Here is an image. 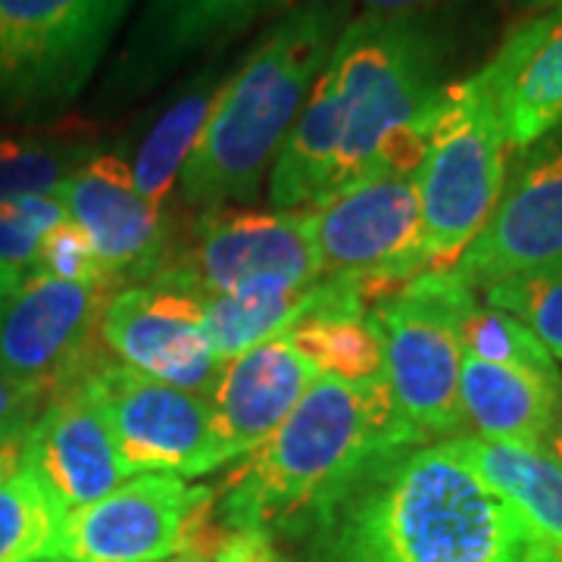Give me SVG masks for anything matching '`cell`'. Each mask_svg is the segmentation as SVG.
I'll return each mask as SVG.
<instances>
[{
	"label": "cell",
	"instance_id": "1",
	"mask_svg": "<svg viewBox=\"0 0 562 562\" xmlns=\"http://www.w3.org/2000/svg\"><path fill=\"white\" fill-rule=\"evenodd\" d=\"M328 562H562L447 441L375 460L319 516Z\"/></svg>",
	"mask_w": 562,
	"mask_h": 562
},
{
	"label": "cell",
	"instance_id": "2",
	"mask_svg": "<svg viewBox=\"0 0 562 562\" xmlns=\"http://www.w3.org/2000/svg\"><path fill=\"white\" fill-rule=\"evenodd\" d=\"M347 0H306L262 35L222 81L181 194L203 213L254 201L347 25Z\"/></svg>",
	"mask_w": 562,
	"mask_h": 562
},
{
	"label": "cell",
	"instance_id": "3",
	"mask_svg": "<svg viewBox=\"0 0 562 562\" xmlns=\"http://www.w3.org/2000/svg\"><path fill=\"white\" fill-rule=\"evenodd\" d=\"M416 443L387 384L360 387L319 375L232 475L222 519L232 531L272 535L294 519L322 516L372 462Z\"/></svg>",
	"mask_w": 562,
	"mask_h": 562
},
{
	"label": "cell",
	"instance_id": "4",
	"mask_svg": "<svg viewBox=\"0 0 562 562\" xmlns=\"http://www.w3.org/2000/svg\"><path fill=\"white\" fill-rule=\"evenodd\" d=\"M506 150L479 72L447 85L413 176L425 269H450L482 235L506 188Z\"/></svg>",
	"mask_w": 562,
	"mask_h": 562
},
{
	"label": "cell",
	"instance_id": "5",
	"mask_svg": "<svg viewBox=\"0 0 562 562\" xmlns=\"http://www.w3.org/2000/svg\"><path fill=\"white\" fill-rule=\"evenodd\" d=\"M475 297V288L453 269H428L372 306L391 401L422 443L457 435L465 425L460 322Z\"/></svg>",
	"mask_w": 562,
	"mask_h": 562
},
{
	"label": "cell",
	"instance_id": "6",
	"mask_svg": "<svg viewBox=\"0 0 562 562\" xmlns=\"http://www.w3.org/2000/svg\"><path fill=\"white\" fill-rule=\"evenodd\" d=\"M319 279L350 281L379 303L425 269L416 179L375 166L303 210Z\"/></svg>",
	"mask_w": 562,
	"mask_h": 562
},
{
	"label": "cell",
	"instance_id": "7",
	"mask_svg": "<svg viewBox=\"0 0 562 562\" xmlns=\"http://www.w3.org/2000/svg\"><path fill=\"white\" fill-rule=\"evenodd\" d=\"M135 0H0V106L44 113L94 76Z\"/></svg>",
	"mask_w": 562,
	"mask_h": 562
},
{
	"label": "cell",
	"instance_id": "8",
	"mask_svg": "<svg viewBox=\"0 0 562 562\" xmlns=\"http://www.w3.org/2000/svg\"><path fill=\"white\" fill-rule=\"evenodd\" d=\"M213 491L179 475L144 472L101 501L66 513L57 560L172 562L206 553Z\"/></svg>",
	"mask_w": 562,
	"mask_h": 562
},
{
	"label": "cell",
	"instance_id": "9",
	"mask_svg": "<svg viewBox=\"0 0 562 562\" xmlns=\"http://www.w3.org/2000/svg\"><path fill=\"white\" fill-rule=\"evenodd\" d=\"M110 284H79L29 269L20 291L0 303V372L57 397L101 369L94 350Z\"/></svg>",
	"mask_w": 562,
	"mask_h": 562
},
{
	"label": "cell",
	"instance_id": "10",
	"mask_svg": "<svg viewBox=\"0 0 562 562\" xmlns=\"http://www.w3.org/2000/svg\"><path fill=\"white\" fill-rule=\"evenodd\" d=\"M120 460L132 475L166 472L201 479L222 465L206 394L140 375L122 362L91 372Z\"/></svg>",
	"mask_w": 562,
	"mask_h": 562
},
{
	"label": "cell",
	"instance_id": "11",
	"mask_svg": "<svg viewBox=\"0 0 562 562\" xmlns=\"http://www.w3.org/2000/svg\"><path fill=\"white\" fill-rule=\"evenodd\" d=\"M101 344L140 375L198 394H210L222 366L206 338L203 294L172 269L110 297L101 316Z\"/></svg>",
	"mask_w": 562,
	"mask_h": 562
},
{
	"label": "cell",
	"instance_id": "12",
	"mask_svg": "<svg viewBox=\"0 0 562 562\" xmlns=\"http://www.w3.org/2000/svg\"><path fill=\"white\" fill-rule=\"evenodd\" d=\"M562 260V128L528 147L482 235L450 269L475 294Z\"/></svg>",
	"mask_w": 562,
	"mask_h": 562
},
{
	"label": "cell",
	"instance_id": "13",
	"mask_svg": "<svg viewBox=\"0 0 562 562\" xmlns=\"http://www.w3.org/2000/svg\"><path fill=\"white\" fill-rule=\"evenodd\" d=\"M201 294H228L250 284H313L319 266L303 210H213L198 222L191 254L172 266Z\"/></svg>",
	"mask_w": 562,
	"mask_h": 562
},
{
	"label": "cell",
	"instance_id": "14",
	"mask_svg": "<svg viewBox=\"0 0 562 562\" xmlns=\"http://www.w3.org/2000/svg\"><path fill=\"white\" fill-rule=\"evenodd\" d=\"M20 462L66 513L128 482L91 375L50 397L22 441Z\"/></svg>",
	"mask_w": 562,
	"mask_h": 562
},
{
	"label": "cell",
	"instance_id": "15",
	"mask_svg": "<svg viewBox=\"0 0 562 562\" xmlns=\"http://www.w3.org/2000/svg\"><path fill=\"white\" fill-rule=\"evenodd\" d=\"M91 241L101 266L113 276L150 272L162 260L166 220L144 201L132 179V166L116 154L81 160L54 191Z\"/></svg>",
	"mask_w": 562,
	"mask_h": 562
},
{
	"label": "cell",
	"instance_id": "16",
	"mask_svg": "<svg viewBox=\"0 0 562 562\" xmlns=\"http://www.w3.org/2000/svg\"><path fill=\"white\" fill-rule=\"evenodd\" d=\"M316 379L319 372L294 347L291 335L269 338L222 362L206 394L222 465L250 457L294 413Z\"/></svg>",
	"mask_w": 562,
	"mask_h": 562
},
{
	"label": "cell",
	"instance_id": "17",
	"mask_svg": "<svg viewBox=\"0 0 562 562\" xmlns=\"http://www.w3.org/2000/svg\"><path fill=\"white\" fill-rule=\"evenodd\" d=\"M509 150L562 128V3L519 22L479 69Z\"/></svg>",
	"mask_w": 562,
	"mask_h": 562
},
{
	"label": "cell",
	"instance_id": "18",
	"mask_svg": "<svg viewBox=\"0 0 562 562\" xmlns=\"http://www.w3.org/2000/svg\"><path fill=\"white\" fill-rule=\"evenodd\" d=\"M353 79L338 50L319 72L301 116L291 125L269 172V201L279 213H297L331 188L347 120L353 106Z\"/></svg>",
	"mask_w": 562,
	"mask_h": 562
},
{
	"label": "cell",
	"instance_id": "19",
	"mask_svg": "<svg viewBox=\"0 0 562 562\" xmlns=\"http://www.w3.org/2000/svg\"><path fill=\"white\" fill-rule=\"evenodd\" d=\"M366 306L357 284L338 279H319L313 284H250L228 294H203V325L206 338L225 362L257 344L288 335L294 325L316 316L322 310Z\"/></svg>",
	"mask_w": 562,
	"mask_h": 562
},
{
	"label": "cell",
	"instance_id": "20",
	"mask_svg": "<svg viewBox=\"0 0 562 562\" xmlns=\"http://www.w3.org/2000/svg\"><path fill=\"white\" fill-rule=\"evenodd\" d=\"M281 0H150L125 47L122 79L144 88L191 54L220 44Z\"/></svg>",
	"mask_w": 562,
	"mask_h": 562
},
{
	"label": "cell",
	"instance_id": "21",
	"mask_svg": "<svg viewBox=\"0 0 562 562\" xmlns=\"http://www.w3.org/2000/svg\"><path fill=\"white\" fill-rule=\"evenodd\" d=\"M560 384L516 366L462 353V422H469L482 441L541 447L553 422Z\"/></svg>",
	"mask_w": 562,
	"mask_h": 562
},
{
	"label": "cell",
	"instance_id": "22",
	"mask_svg": "<svg viewBox=\"0 0 562 562\" xmlns=\"http://www.w3.org/2000/svg\"><path fill=\"white\" fill-rule=\"evenodd\" d=\"M447 443L484 482L516 503L541 535L562 547V465L543 447L482 438H447Z\"/></svg>",
	"mask_w": 562,
	"mask_h": 562
},
{
	"label": "cell",
	"instance_id": "23",
	"mask_svg": "<svg viewBox=\"0 0 562 562\" xmlns=\"http://www.w3.org/2000/svg\"><path fill=\"white\" fill-rule=\"evenodd\" d=\"M222 76L220 69L203 72L201 79L191 81L181 91L176 101L162 110L157 122L150 125V132L140 138L138 154L132 162V179L144 201L160 210L162 203L169 201L172 188L179 184L184 162L191 160L210 110L220 94Z\"/></svg>",
	"mask_w": 562,
	"mask_h": 562
},
{
	"label": "cell",
	"instance_id": "24",
	"mask_svg": "<svg viewBox=\"0 0 562 562\" xmlns=\"http://www.w3.org/2000/svg\"><path fill=\"white\" fill-rule=\"evenodd\" d=\"M291 341L306 362L325 375L360 387H379L384 382V347L375 328L372 310L338 306L294 325Z\"/></svg>",
	"mask_w": 562,
	"mask_h": 562
},
{
	"label": "cell",
	"instance_id": "25",
	"mask_svg": "<svg viewBox=\"0 0 562 562\" xmlns=\"http://www.w3.org/2000/svg\"><path fill=\"white\" fill-rule=\"evenodd\" d=\"M66 509L22 462L0 469V562H50L60 550Z\"/></svg>",
	"mask_w": 562,
	"mask_h": 562
},
{
	"label": "cell",
	"instance_id": "26",
	"mask_svg": "<svg viewBox=\"0 0 562 562\" xmlns=\"http://www.w3.org/2000/svg\"><path fill=\"white\" fill-rule=\"evenodd\" d=\"M460 341L462 353L469 357L516 366L550 382H562L560 366L547 353V347L516 316L503 313L497 306H487L482 297H475L465 306L460 322Z\"/></svg>",
	"mask_w": 562,
	"mask_h": 562
},
{
	"label": "cell",
	"instance_id": "27",
	"mask_svg": "<svg viewBox=\"0 0 562 562\" xmlns=\"http://www.w3.org/2000/svg\"><path fill=\"white\" fill-rule=\"evenodd\" d=\"M479 294L487 306L516 316L547 347V353L562 362V260L487 284Z\"/></svg>",
	"mask_w": 562,
	"mask_h": 562
},
{
	"label": "cell",
	"instance_id": "28",
	"mask_svg": "<svg viewBox=\"0 0 562 562\" xmlns=\"http://www.w3.org/2000/svg\"><path fill=\"white\" fill-rule=\"evenodd\" d=\"M79 162V154L69 147L0 138V203L29 194H54Z\"/></svg>",
	"mask_w": 562,
	"mask_h": 562
},
{
	"label": "cell",
	"instance_id": "29",
	"mask_svg": "<svg viewBox=\"0 0 562 562\" xmlns=\"http://www.w3.org/2000/svg\"><path fill=\"white\" fill-rule=\"evenodd\" d=\"M38 269L57 276V279L79 281V284H113L116 281L101 266L94 247L85 238V232L69 220L57 228H50L41 238Z\"/></svg>",
	"mask_w": 562,
	"mask_h": 562
},
{
	"label": "cell",
	"instance_id": "30",
	"mask_svg": "<svg viewBox=\"0 0 562 562\" xmlns=\"http://www.w3.org/2000/svg\"><path fill=\"white\" fill-rule=\"evenodd\" d=\"M47 403L50 397L44 391L13 382L0 372V443L22 447L29 428L35 425Z\"/></svg>",
	"mask_w": 562,
	"mask_h": 562
},
{
	"label": "cell",
	"instance_id": "31",
	"mask_svg": "<svg viewBox=\"0 0 562 562\" xmlns=\"http://www.w3.org/2000/svg\"><path fill=\"white\" fill-rule=\"evenodd\" d=\"M41 235L22 220L10 203H0V262H10L16 269L38 266Z\"/></svg>",
	"mask_w": 562,
	"mask_h": 562
},
{
	"label": "cell",
	"instance_id": "32",
	"mask_svg": "<svg viewBox=\"0 0 562 562\" xmlns=\"http://www.w3.org/2000/svg\"><path fill=\"white\" fill-rule=\"evenodd\" d=\"M213 562H281L272 535L262 531H228V538L216 547Z\"/></svg>",
	"mask_w": 562,
	"mask_h": 562
},
{
	"label": "cell",
	"instance_id": "33",
	"mask_svg": "<svg viewBox=\"0 0 562 562\" xmlns=\"http://www.w3.org/2000/svg\"><path fill=\"white\" fill-rule=\"evenodd\" d=\"M362 13H379V16H416V10L435 3V0H360Z\"/></svg>",
	"mask_w": 562,
	"mask_h": 562
},
{
	"label": "cell",
	"instance_id": "34",
	"mask_svg": "<svg viewBox=\"0 0 562 562\" xmlns=\"http://www.w3.org/2000/svg\"><path fill=\"white\" fill-rule=\"evenodd\" d=\"M541 447L562 465V384H560V394H557V409H553V422H550V431H547V438H543Z\"/></svg>",
	"mask_w": 562,
	"mask_h": 562
},
{
	"label": "cell",
	"instance_id": "35",
	"mask_svg": "<svg viewBox=\"0 0 562 562\" xmlns=\"http://www.w3.org/2000/svg\"><path fill=\"white\" fill-rule=\"evenodd\" d=\"M22 279H25V269H16L10 262H0V303L10 301L20 291Z\"/></svg>",
	"mask_w": 562,
	"mask_h": 562
},
{
	"label": "cell",
	"instance_id": "36",
	"mask_svg": "<svg viewBox=\"0 0 562 562\" xmlns=\"http://www.w3.org/2000/svg\"><path fill=\"white\" fill-rule=\"evenodd\" d=\"M20 450H22V447H10V443H0V469H3V465H13V462H20Z\"/></svg>",
	"mask_w": 562,
	"mask_h": 562
},
{
	"label": "cell",
	"instance_id": "37",
	"mask_svg": "<svg viewBox=\"0 0 562 562\" xmlns=\"http://www.w3.org/2000/svg\"><path fill=\"white\" fill-rule=\"evenodd\" d=\"M172 562H213L210 560V553H184V557H179V560Z\"/></svg>",
	"mask_w": 562,
	"mask_h": 562
},
{
	"label": "cell",
	"instance_id": "38",
	"mask_svg": "<svg viewBox=\"0 0 562 562\" xmlns=\"http://www.w3.org/2000/svg\"><path fill=\"white\" fill-rule=\"evenodd\" d=\"M543 3H550V7H557V3H562V0H543Z\"/></svg>",
	"mask_w": 562,
	"mask_h": 562
},
{
	"label": "cell",
	"instance_id": "39",
	"mask_svg": "<svg viewBox=\"0 0 562 562\" xmlns=\"http://www.w3.org/2000/svg\"><path fill=\"white\" fill-rule=\"evenodd\" d=\"M50 562H69V560H50Z\"/></svg>",
	"mask_w": 562,
	"mask_h": 562
}]
</instances>
